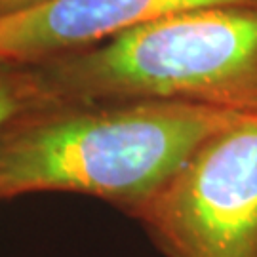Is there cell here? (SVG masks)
Masks as SVG:
<instances>
[{"mask_svg":"<svg viewBox=\"0 0 257 257\" xmlns=\"http://www.w3.org/2000/svg\"><path fill=\"white\" fill-rule=\"evenodd\" d=\"M238 112L168 99L44 103L0 128V200L92 194L128 215Z\"/></svg>","mask_w":257,"mask_h":257,"instance_id":"cell-1","label":"cell"},{"mask_svg":"<svg viewBox=\"0 0 257 257\" xmlns=\"http://www.w3.org/2000/svg\"><path fill=\"white\" fill-rule=\"evenodd\" d=\"M31 69L48 103L168 99L257 114V6L155 19Z\"/></svg>","mask_w":257,"mask_h":257,"instance_id":"cell-2","label":"cell"},{"mask_svg":"<svg viewBox=\"0 0 257 257\" xmlns=\"http://www.w3.org/2000/svg\"><path fill=\"white\" fill-rule=\"evenodd\" d=\"M132 217L166 257H257V114L213 132Z\"/></svg>","mask_w":257,"mask_h":257,"instance_id":"cell-3","label":"cell"},{"mask_svg":"<svg viewBox=\"0 0 257 257\" xmlns=\"http://www.w3.org/2000/svg\"><path fill=\"white\" fill-rule=\"evenodd\" d=\"M221 6H257V0H50L0 18V61L35 65L155 19Z\"/></svg>","mask_w":257,"mask_h":257,"instance_id":"cell-4","label":"cell"},{"mask_svg":"<svg viewBox=\"0 0 257 257\" xmlns=\"http://www.w3.org/2000/svg\"><path fill=\"white\" fill-rule=\"evenodd\" d=\"M44 103L31 65L0 61V128L12 116Z\"/></svg>","mask_w":257,"mask_h":257,"instance_id":"cell-5","label":"cell"},{"mask_svg":"<svg viewBox=\"0 0 257 257\" xmlns=\"http://www.w3.org/2000/svg\"><path fill=\"white\" fill-rule=\"evenodd\" d=\"M46 2H50V0H0V18L23 14V12L38 8Z\"/></svg>","mask_w":257,"mask_h":257,"instance_id":"cell-6","label":"cell"}]
</instances>
